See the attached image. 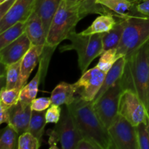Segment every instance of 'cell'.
I'll list each match as a JSON object with an SVG mask.
<instances>
[{
    "instance_id": "obj_23",
    "label": "cell",
    "mask_w": 149,
    "mask_h": 149,
    "mask_svg": "<svg viewBox=\"0 0 149 149\" xmlns=\"http://www.w3.org/2000/svg\"><path fill=\"white\" fill-rule=\"evenodd\" d=\"M26 21L17 22L0 33V49L5 47L23 34L26 31Z\"/></svg>"
},
{
    "instance_id": "obj_38",
    "label": "cell",
    "mask_w": 149,
    "mask_h": 149,
    "mask_svg": "<svg viewBox=\"0 0 149 149\" xmlns=\"http://www.w3.org/2000/svg\"><path fill=\"white\" fill-rule=\"evenodd\" d=\"M7 1V0H0V4H1V3L4 2V1Z\"/></svg>"
},
{
    "instance_id": "obj_35",
    "label": "cell",
    "mask_w": 149,
    "mask_h": 149,
    "mask_svg": "<svg viewBox=\"0 0 149 149\" xmlns=\"http://www.w3.org/2000/svg\"><path fill=\"white\" fill-rule=\"evenodd\" d=\"M136 10L139 14L149 16V0H142L136 5Z\"/></svg>"
},
{
    "instance_id": "obj_15",
    "label": "cell",
    "mask_w": 149,
    "mask_h": 149,
    "mask_svg": "<svg viewBox=\"0 0 149 149\" xmlns=\"http://www.w3.org/2000/svg\"><path fill=\"white\" fill-rule=\"evenodd\" d=\"M45 48L42 47L32 45L27 53L21 60L20 64V78L19 87L22 89L27 83L31 74L36 67L39 58L42 56Z\"/></svg>"
},
{
    "instance_id": "obj_32",
    "label": "cell",
    "mask_w": 149,
    "mask_h": 149,
    "mask_svg": "<svg viewBox=\"0 0 149 149\" xmlns=\"http://www.w3.org/2000/svg\"><path fill=\"white\" fill-rule=\"evenodd\" d=\"M52 104L50 97H39V98H35L32 101L31 104L33 111H45Z\"/></svg>"
},
{
    "instance_id": "obj_28",
    "label": "cell",
    "mask_w": 149,
    "mask_h": 149,
    "mask_svg": "<svg viewBox=\"0 0 149 149\" xmlns=\"http://www.w3.org/2000/svg\"><path fill=\"white\" fill-rule=\"evenodd\" d=\"M17 133L15 130L10 125L4 128L1 132L0 138V148L1 149H14L16 148Z\"/></svg>"
},
{
    "instance_id": "obj_24",
    "label": "cell",
    "mask_w": 149,
    "mask_h": 149,
    "mask_svg": "<svg viewBox=\"0 0 149 149\" xmlns=\"http://www.w3.org/2000/svg\"><path fill=\"white\" fill-rule=\"evenodd\" d=\"M45 113H46V110L42 111H32L31 118L29 130H28L32 135H34L40 142L42 141L45 125L47 124L46 117H45Z\"/></svg>"
},
{
    "instance_id": "obj_1",
    "label": "cell",
    "mask_w": 149,
    "mask_h": 149,
    "mask_svg": "<svg viewBox=\"0 0 149 149\" xmlns=\"http://www.w3.org/2000/svg\"><path fill=\"white\" fill-rule=\"evenodd\" d=\"M66 107L83 138L97 145L100 149L113 148L108 128L97 116L93 101L83 100L79 96Z\"/></svg>"
},
{
    "instance_id": "obj_5",
    "label": "cell",
    "mask_w": 149,
    "mask_h": 149,
    "mask_svg": "<svg viewBox=\"0 0 149 149\" xmlns=\"http://www.w3.org/2000/svg\"><path fill=\"white\" fill-rule=\"evenodd\" d=\"M103 35L104 33L84 35L74 31L67 37L71 44L62 46L60 50L61 52L75 50L78 55L79 67L83 74L87 71L93 60L103 52Z\"/></svg>"
},
{
    "instance_id": "obj_14",
    "label": "cell",
    "mask_w": 149,
    "mask_h": 149,
    "mask_svg": "<svg viewBox=\"0 0 149 149\" xmlns=\"http://www.w3.org/2000/svg\"><path fill=\"white\" fill-rule=\"evenodd\" d=\"M25 33L27 34L32 45H36L44 48L46 47L47 33L42 19L34 10L26 21Z\"/></svg>"
},
{
    "instance_id": "obj_40",
    "label": "cell",
    "mask_w": 149,
    "mask_h": 149,
    "mask_svg": "<svg viewBox=\"0 0 149 149\" xmlns=\"http://www.w3.org/2000/svg\"><path fill=\"white\" fill-rule=\"evenodd\" d=\"M148 116H149V113H148Z\"/></svg>"
},
{
    "instance_id": "obj_13",
    "label": "cell",
    "mask_w": 149,
    "mask_h": 149,
    "mask_svg": "<svg viewBox=\"0 0 149 149\" xmlns=\"http://www.w3.org/2000/svg\"><path fill=\"white\" fill-rule=\"evenodd\" d=\"M32 111L31 105L23 104L20 101L10 108V121L8 125L18 135H21L29 130Z\"/></svg>"
},
{
    "instance_id": "obj_7",
    "label": "cell",
    "mask_w": 149,
    "mask_h": 149,
    "mask_svg": "<svg viewBox=\"0 0 149 149\" xmlns=\"http://www.w3.org/2000/svg\"><path fill=\"white\" fill-rule=\"evenodd\" d=\"M124 91L122 79L107 90L99 98L93 100L94 109L105 126L109 128L119 114L120 97Z\"/></svg>"
},
{
    "instance_id": "obj_21",
    "label": "cell",
    "mask_w": 149,
    "mask_h": 149,
    "mask_svg": "<svg viewBox=\"0 0 149 149\" xmlns=\"http://www.w3.org/2000/svg\"><path fill=\"white\" fill-rule=\"evenodd\" d=\"M42 71H43V68H42V64L40 63L39 69L33 79L29 84H26L24 87H22L21 90H20L19 101L21 102L23 104L31 105L32 101L36 98L38 93L39 84L41 81Z\"/></svg>"
},
{
    "instance_id": "obj_26",
    "label": "cell",
    "mask_w": 149,
    "mask_h": 149,
    "mask_svg": "<svg viewBox=\"0 0 149 149\" xmlns=\"http://www.w3.org/2000/svg\"><path fill=\"white\" fill-rule=\"evenodd\" d=\"M119 58L120 57L118 56L116 48L108 49L100 55V58L96 66L106 74Z\"/></svg>"
},
{
    "instance_id": "obj_30",
    "label": "cell",
    "mask_w": 149,
    "mask_h": 149,
    "mask_svg": "<svg viewBox=\"0 0 149 149\" xmlns=\"http://www.w3.org/2000/svg\"><path fill=\"white\" fill-rule=\"evenodd\" d=\"M137 138L139 149H149V132L146 122H144L136 127Z\"/></svg>"
},
{
    "instance_id": "obj_17",
    "label": "cell",
    "mask_w": 149,
    "mask_h": 149,
    "mask_svg": "<svg viewBox=\"0 0 149 149\" xmlns=\"http://www.w3.org/2000/svg\"><path fill=\"white\" fill-rule=\"evenodd\" d=\"M77 93V88L74 84L62 82L59 83L51 93L50 99L52 104L61 106V105L71 104L76 97L74 94Z\"/></svg>"
},
{
    "instance_id": "obj_37",
    "label": "cell",
    "mask_w": 149,
    "mask_h": 149,
    "mask_svg": "<svg viewBox=\"0 0 149 149\" xmlns=\"http://www.w3.org/2000/svg\"><path fill=\"white\" fill-rule=\"evenodd\" d=\"M132 1H135V2H136V3H137V4H138V3H139L140 1H141V0H132Z\"/></svg>"
},
{
    "instance_id": "obj_18",
    "label": "cell",
    "mask_w": 149,
    "mask_h": 149,
    "mask_svg": "<svg viewBox=\"0 0 149 149\" xmlns=\"http://www.w3.org/2000/svg\"><path fill=\"white\" fill-rule=\"evenodd\" d=\"M125 64H126V58L125 57H121L119 59L116 61V62L113 64L112 68L106 73L104 82H103L100 90H99L95 100L99 98L102 95L104 94L109 89L113 87L122 78L124 74V71H125Z\"/></svg>"
},
{
    "instance_id": "obj_2",
    "label": "cell",
    "mask_w": 149,
    "mask_h": 149,
    "mask_svg": "<svg viewBox=\"0 0 149 149\" xmlns=\"http://www.w3.org/2000/svg\"><path fill=\"white\" fill-rule=\"evenodd\" d=\"M124 90L135 92L149 113V41L126 58L122 78Z\"/></svg>"
},
{
    "instance_id": "obj_12",
    "label": "cell",
    "mask_w": 149,
    "mask_h": 149,
    "mask_svg": "<svg viewBox=\"0 0 149 149\" xmlns=\"http://www.w3.org/2000/svg\"><path fill=\"white\" fill-rule=\"evenodd\" d=\"M31 46L30 39L27 34L24 33L18 39L0 49L1 64L7 67L21 61Z\"/></svg>"
},
{
    "instance_id": "obj_10",
    "label": "cell",
    "mask_w": 149,
    "mask_h": 149,
    "mask_svg": "<svg viewBox=\"0 0 149 149\" xmlns=\"http://www.w3.org/2000/svg\"><path fill=\"white\" fill-rule=\"evenodd\" d=\"M106 75V73L97 66L86 71L74 83L77 93L83 100L93 101L104 82Z\"/></svg>"
},
{
    "instance_id": "obj_20",
    "label": "cell",
    "mask_w": 149,
    "mask_h": 149,
    "mask_svg": "<svg viewBox=\"0 0 149 149\" xmlns=\"http://www.w3.org/2000/svg\"><path fill=\"white\" fill-rule=\"evenodd\" d=\"M117 21L115 20L113 15H101L98 16L88 28L81 31V33L84 35H91L106 33L113 29Z\"/></svg>"
},
{
    "instance_id": "obj_29",
    "label": "cell",
    "mask_w": 149,
    "mask_h": 149,
    "mask_svg": "<svg viewBox=\"0 0 149 149\" xmlns=\"http://www.w3.org/2000/svg\"><path fill=\"white\" fill-rule=\"evenodd\" d=\"M40 146V141L29 131L23 132L18 138V149H38Z\"/></svg>"
},
{
    "instance_id": "obj_39",
    "label": "cell",
    "mask_w": 149,
    "mask_h": 149,
    "mask_svg": "<svg viewBox=\"0 0 149 149\" xmlns=\"http://www.w3.org/2000/svg\"><path fill=\"white\" fill-rule=\"evenodd\" d=\"M71 1H82V0H71Z\"/></svg>"
},
{
    "instance_id": "obj_27",
    "label": "cell",
    "mask_w": 149,
    "mask_h": 149,
    "mask_svg": "<svg viewBox=\"0 0 149 149\" xmlns=\"http://www.w3.org/2000/svg\"><path fill=\"white\" fill-rule=\"evenodd\" d=\"M21 89H7L5 87H2L0 95V104L7 108H11L17 104L20 100V94Z\"/></svg>"
},
{
    "instance_id": "obj_6",
    "label": "cell",
    "mask_w": 149,
    "mask_h": 149,
    "mask_svg": "<svg viewBox=\"0 0 149 149\" xmlns=\"http://www.w3.org/2000/svg\"><path fill=\"white\" fill-rule=\"evenodd\" d=\"M49 135L50 148L56 147L57 142L60 141L63 149H76L78 142L83 138L67 107Z\"/></svg>"
},
{
    "instance_id": "obj_31",
    "label": "cell",
    "mask_w": 149,
    "mask_h": 149,
    "mask_svg": "<svg viewBox=\"0 0 149 149\" xmlns=\"http://www.w3.org/2000/svg\"><path fill=\"white\" fill-rule=\"evenodd\" d=\"M61 106L51 104L46 111L45 117L47 123H58L61 118Z\"/></svg>"
},
{
    "instance_id": "obj_22",
    "label": "cell",
    "mask_w": 149,
    "mask_h": 149,
    "mask_svg": "<svg viewBox=\"0 0 149 149\" xmlns=\"http://www.w3.org/2000/svg\"><path fill=\"white\" fill-rule=\"evenodd\" d=\"M125 29V23L122 19L116 23L113 29L104 33L103 37V52L108 49L116 48L119 45Z\"/></svg>"
},
{
    "instance_id": "obj_3",
    "label": "cell",
    "mask_w": 149,
    "mask_h": 149,
    "mask_svg": "<svg viewBox=\"0 0 149 149\" xmlns=\"http://www.w3.org/2000/svg\"><path fill=\"white\" fill-rule=\"evenodd\" d=\"M87 15L84 5V0L74 1L62 0L57 10L47 35L46 46L55 49L68 35L74 31L77 23Z\"/></svg>"
},
{
    "instance_id": "obj_36",
    "label": "cell",
    "mask_w": 149,
    "mask_h": 149,
    "mask_svg": "<svg viewBox=\"0 0 149 149\" xmlns=\"http://www.w3.org/2000/svg\"><path fill=\"white\" fill-rule=\"evenodd\" d=\"M15 1L16 0H7V1L0 4H1V7H0V18H1V17L5 15L6 13L13 7Z\"/></svg>"
},
{
    "instance_id": "obj_16",
    "label": "cell",
    "mask_w": 149,
    "mask_h": 149,
    "mask_svg": "<svg viewBox=\"0 0 149 149\" xmlns=\"http://www.w3.org/2000/svg\"><path fill=\"white\" fill-rule=\"evenodd\" d=\"M61 1L62 0H36L34 12H36L39 17L42 19L47 35L52 18Z\"/></svg>"
},
{
    "instance_id": "obj_33",
    "label": "cell",
    "mask_w": 149,
    "mask_h": 149,
    "mask_svg": "<svg viewBox=\"0 0 149 149\" xmlns=\"http://www.w3.org/2000/svg\"><path fill=\"white\" fill-rule=\"evenodd\" d=\"M10 121V108L0 104V124L8 125Z\"/></svg>"
},
{
    "instance_id": "obj_9",
    "label": "cell",
    "mask_w": 149,
    "mask_h": 149,
    "mask_svg": "<svg viewBox=\"0 0 149 149\" xmlns=\"http://www.w3.org/2000/svg\"><path fill=\"white\" fill-rule=\"evenodd\" d=\"M119 114L135 127L146 122L148 116L145 106L138 95L129 89L124 90L121 95Z\"/></svg>"
},
{
    "instance_id": "obj_4",
    "label": "cell",
    "mask_w": 149,
    "mask_h": 149,
    "mask_svg": "<svg viewBox=\"0 0 149 149\" xmlns=\"http://www.w3.org/2000/svg\"><path fill=\"white\" fill-rule=\"evenodd\" d=\"M121 19L125 29L116 52L120 58H127L149 41V16L129 14Z\"/></svg>"
},
{
    "instance_id": "obj_41",
    "label": "cell",
    "mask_w": 149,
    "mask_h": 149,
    "mask_svg": "<svg viewBox=\"0 0 149 149\" xmlns=\"http://www.w3.org/2000/svg\"><path fill=\"white\" fill-rule=\"evenodd\" d=\"M141 1H142V0H141Z\"/></svg>"
},
{
    "instance_id": "obj_34",
    "label": "cell",
    "mask_w": 149,
    "mask_h": 149,
    "mask_svg": "<svg viewBox=\"0 0 149 149\" xmlns=\"http://www.w3.org/2000/svg\"><path fill=\"white\" fill-rule=\"evenodd\" d=\"M76 149H100L99 147L87 138H82L77 143Z\"/></svg>"
},
{
    "instance_id": "obj_25",
    "label": "cell",
    "mask_w": 149,
    "mask_h": 149,
    "mask_svg": "<svg viewBox=\"0 0 149 149\" xmlns=\"http://www.w3.org/2000/svg\"><path fill=\"white\" fill-rule=\"evenodd\" d=\"M20 64L21 61H19L15 63L5 67L6 84L4 87L7 89L20 88L19 84L20 78Z\"/></svg>"
},
{
    "instance_id": "obj_11",
    "label": "cell",
    "mask_w": 149,
    "mask_h": 149,
    "mask_svg": "<svg viewBox=\"0 0 149 149\" xmlns=\"http://www.w3.org/2000/svg\"><path fill=\"white\" fill-rule=\"evenodd\" d=\"M36 0H16L10 10L0 18V33L20 21H27L34 10Z\"/></svg>"
},
{
    "instance_id": "obj_19",
    "label": "cell",
    "mask_w": 149,
    "mask_h": 149,
    "mask_svg": "<svg viewBox=\"0 0 149 149\" xmlns=\"http://www.w3.org/2000/svg\"><path fill=\"white\" fill-rule=\"evenodd\" d=\"M96 3L105 6L112 13L113 16L124 18L128 15L133 8H136L137 3L132 0H95Z\"/></svg>"
},
{
    "instance_id": "obj_8",
    "label": "cell",
    "mask_w": 149,
    "mask_h": 149,
    "mask_svg": "<svg viewBox=\"0 0 149 149\" xmlns=\"http://www.w3.org/2000/svg\"><path fill=\"white\" fill-rule=\"evenodd\" d=\"M113 148L139 149L136 127L118 114L108 128Z\"/></svg>"
}]
</instances>
